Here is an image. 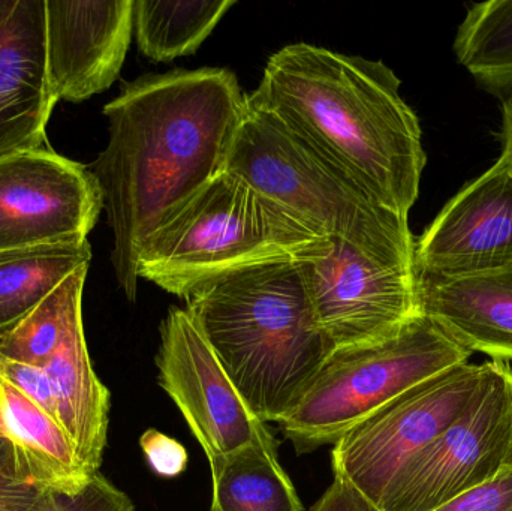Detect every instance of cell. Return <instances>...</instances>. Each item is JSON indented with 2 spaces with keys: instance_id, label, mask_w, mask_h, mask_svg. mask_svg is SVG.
I'll list each match as a JSON object with an SVG mask.
<instances>
[{
  "instance_id": "obj_2",
  "label": "cell",
  "mask_w": 512,
  "mask_h": 511,
  "mask_svg": "<svg viewBox=\"0 0 512 511\" xmlns=\"http://www.w3.org/2000/svg\"><path fill=\"white\" fill-rule=\"evenodd\" d=\"M400 84L381 60L297 42L268 59L248 104L273 113L373 200L409 218L427 155Z\"/></svg>"
},
{
  "instance_id": "obj_9",
  "label": "cell",
  "mask_w": 512,
  "mask_h": 511,
  "mask_svg": "<svg viewBox=\"0 0 512 511\" xmlns=\"http://www.w3.org/2000/svg\"><path fill=\"white\" fill-rule=\"evenodd\" d=\"M486 374L487 360L457 366L346 432L331 453L334 477L381 510L397 474L474 401Z\"/></svg>"
},
{
  "instance_id": "obj_22",
  "label": "cell",
  "mask_w": 512,
  "mask_h": 511,
  "mask_svg": "<svg viewBox=\"0 0 512 511\" xmlns=\"http://www.w3.org/2000/svg\"><path fill=\"white\" fill-rule=\"evenodd\" d=\"M89 266L80 267L32 311L0 332V357L44 368L71 324L83 317V290Z\"/></svg>"
},
{
  "instance_id": "obj_15",
  "label": "cell",
  "mask_w": 512,
  "mask_h": 511,
  "mask_svg": "<svg viewBox=\"0 0 512 511\" xmlns=\"http://www.w3.org/2000/svg\"><path fill=\"white\" fill-rule=\"evenodd\" d=\"M417 291L421 314L460 347L511 365L512 263L469 275L418 273Z\"/></svg>"
},
{
  "instance_id": "obj_29",
  "label": "cell",
  "mask_w": 512,
  "mask_h": 511,
  "mask_svg": "<svg viewBox=\"0 0 512 511\" xmlns=\"http://www.w3.org/2000/svg\"><path fill=\"white\" fill-rule=\"evenodd\" d=\"M501 143L498 161L512 174V92L502 99Z\"/></svg>"
},
{
  "instance_id": "obj_6",
  "label": "cell",
  "mask_w": 512,
  "mask_h": 511,
  "mask_svg": "<svg viewBox=\"0 0 512 511\" xmlns=\"http://www.w3.org/2000/svg\"><path fill=\"white\" fill-rule=\"evenodd\" d=\"M471 357L420 312L388 338L334 350L303 398L277 425L298 455L334 446L409 390Z\"/></svg>"
},
{
  "instance_id": "obj_7",
  "label": "cell",
  "mask_w": 512,
  "mask_h": 511,
  "mask_svg": "<svg viewBox=\"0 0 512 511\" xmlns=\"http://www.w3.org/2000/svg\"><path fill=\"white\" fill-rule=\"evenodd\" d=\"M512 468V368L487 360L474 401L397 474L381 511H433Z\"/></svg>"
},
{
  "instance_id": "obj_12",
  "label": "cell",
  "mask_w": 512,
  "mask_h": 511,
  "mask_svg": "<svg viewBox=\"0 0 512 511\" xmlns=\"http://www.w3.org/2000/svg\"><path fill=\"white\" fill-rule=\"evenodd\" d=\"M512 263V174L501 162L463 186L415 239L423 275L459 276Z\"/></svg>"
},
{
  "instance_id": "obj_14",
  "label": "cell",
  "mask_w": 512,
  "mask_h": 511,
  "mask_svg": "<svg viewBox=\"0 0 512 511\" xmlns=\"http://www.w3.org/2000/svg\"><path fill=\"white\" fill-rule=\"evenodd\" d=\"M57 98L45 48V0H0V159L44 149Z\"/></svg>"
},
{
  "instance_id": "obj_20",
  "label": "cell",
  "mask_w": 512,
  "mask_h": 511,
  "mask_svg": "<svg viewBox=\"0 0 512 511\" xmlns=\"http://www.w3.org/2000/svg\"><path fill=\"white\" fill-rule=\"evenodd\" d=\"M236 0H134L138 50L155 63L197 53Z\"/></svg>"
},
{
  "instance_id": "obj_25",
  "label": "cell",
  "mask_w": 512,
  "mask_h": 511,
  "mask_svg": "<svg viewBox=\"0 0 512 511\" xmlns=\"http://www.w3.org/2000/svg\"><path fill=\"white\" fill-rule=\"evenodd\" d=\"M433 511H512V468Z\"/></svg>"
},
{
  "instance_id": "obj_26",
  "label": "cell",
  "mask_w": 512,
  "mask_h": 511,
  "mask_svg": "<svg viewBox=\"0 0 512 511\" xmlns=\"http://www.w3.org/2000/svg\"><path fill=\"white\" fill-rule=\"evenodd\" d=\"M0 371L27 398L32 399L54 419L59 420V410H57L53 387H51L50 378L44 368L0 357Z\"/></svg>"
},
{
  "instance_id": "obj_11",
  "label": "cell",
  "mask_w": 512,
  "mask_h": 511,
  "mask_svg": "<svg viewBox=\"0 0 512 511\" xmlns=\"http://www.w3.org/2000/svg\"><path fill=\"white\" fill-rule=\"evenodd\" d=\"M156 366L159 386L173 399L209 461L251 444L276 443L243 401L186 308H171L162 321Z\"/></svg>"
},
{
  "instance_id": "obj_28",
  "label": "cell",
  "mask_w": 512,
  "mask_h": 511,
  "mask_svg": "<svg viewBox=\"0 0 512 511\" xmlns=\"http://www.w3.org/2000/svg\"><path fill=\"white\" fill-rule=\"evenodd\" d=\"M309 511H381L357 488L334 477L333 485Z\"/></svg>"
},
{
  "instance_id": "obj_27",
  "label": "cell",
  "mask_w": 512,
  "mask_h": 511,
  "mask_svg": "<svg viewBox=\"0 0 512 511\" xmlns=\"http://www.w3.org/2000/svg\"><path fill=\"white\" fill-rule=\"evenodd\" d=\"M140 446L152 470L162 477H177L186 470L188 452L185 447L155 429L144 432Z\"/></svg>"
},
{
  "instance_id": "obj_19",
  "label": "cell",
  "mask_w": 512,
  "mask_h": 511,
  "mask_svg": "<svg viewBox=\"0 0 512 511\" xmlns=\"http://www.w3.org/2000/svg\"><path fill=\"white\" fill-rule=\"evenodd\" d=\"M87 242L0 251V332L17 323L80 267L90 266Z\"/></svg>"
},
{
  "instance_id": "obj_13",
  "label": "cell",
  "mask_w": 512,
  "mask_h": 511,
  "mask_svg": "<svg viewBox=\"0 0 512 511\" xmlns=\"http://www.w3.org/2000/svg\"><path fill=\"white\" fill-rule=\"evenodd\" d=\"M134 33V0H45L48 75L57 101L83 102L119 78Z\"/></svg>"
},
{
  "instance_id": "obj_24",
  "label": "cell",
  "mask_w": 512,
  "mask_h": 511,
  "mask_svg": "<svg viewBox=\"0 0 512 511\" xmlns=\"http://www.w3.org/2000/svg\"><path fill=\"white\" fill-rule=\"evenodd\" d=\"M45 491L0 428V511H30Z\"/></svg>"
},
{
  "instance_id": "obj_16",
  "label": "cell",
  "mask_w": 512,
  "mask_h": 511,
  "mask_svg": "<svg viewBox=\"0 0 512 511\" xmlns=\"http://www.w3.org/2000/svg\"><path fill=\"white\" fill-rule=\"evenodd\" d=\"M44 369L53 387L60 423L78 461L93 476L99 473L107 446L110 392L90 362L83 317L71 324Z\"/></svg>"
},
{
  "instance_id": "obj_3",
  "label": "cell",
  "mask_w": 512,
  "mask_h": 511,
  "mask_svg": "<svg viewBox=\"0 0 512 511\" xmlns=\"http://www.w3.org/2000/svg\"><path fill=\"white\" fill-rule=\"evenodd\" d=\"M186 311L252 413L279 423L334 347L316 321L297 261L252 267L206 285Z\"/></svg>"
},
{
  "instance_id": "obj_8",
  "label": "cell",
  "mask_w": 512,
  "mask_h": 511,
  "mask_svg": "<svg viewBox=\"0 0 512 511\" xmlns=\"http://www.w3.org/2000/svg\"><path fill=\"white\" fill-rule=\"evenodd\" d=\"M316 321L334 350L399 332L418 308L417 266L325 239L297 260Z\"/></svg>"
},
{
  "instance_id": "obj_4",
  "label": "cell",
  "mask_w": 512,
  "mask_h": 511,
  "mask_svg": "<svg viewBox=\"0 0 512 511\" xmlns=\"http://www.w3.org/2000/svg\"><path fill=\"white\" fill-rule=\"evenodd\" d=\"M227 171L318 239H343L415 266L408 218L373 200L270 111L248 104Z\"/></svg>"
},
{
  "instance_id": "obj_23",
  "label": "cell",
  "mask_w": 512,
  "mask_h": 511,
  "mask_svg": "<svg viewBox=\"0 0 512 511\" xmlns=\"http://www.w3.org/2000/svg\"><path fill=\"white\" fill-rule=\"evenodd\" d=\"M30 511H135L125 492L96 473L77 491L47 489Z\"/></svg>"
},
{
  "instance_id": "obj_5",
  "label": "cell",
  "mask_w": 512,
  "mask_h": 511,
  "mask_svg": "<svg viewBox=\"0 0 512 511\" xmlns=\"http://www.w3.org/2000/svg\"><path fill=\"white\" fill-rule=\"evenodd\" d=\"M322 240L224 171L156 228L141 249L137 275L186 300L234 273L300 260Z\"/></svg>"
},
{
  "instance_id": "obj_17",
  "label": "cell",
  "mask_w": 512,
  "mask_h": 511,
  "mask_svg": "<svg viewBox=\"0 0 512 511\" xmlns=\"http://www.w3.org/2000/svg\"><path fill=\"white\" fill-rule=\"evenodd\" d=\"M0 428L44 489L72 492L90 474L78 461L62 423L27 398L0 371Z\"/></svg>"
},
{
  "instance_id": "obj_1",
  "label": "cell",
  "mask_w": 512,
  "mask_h": 511,
  "mask_svg": "<svg viewBox=\"0 0 512 511\" xmlns=\"http://www.w3.org/2000/svg\"><path fill=\"white\" fill-rule=\"evenodd\" d=\"M248 95L227 68L173 69L125 83L104 107L107 147L89 165L113 231L111 264L129 302L137 261L180 204L227 171Z\"/></svg>"
},
{
  "instance_id": "obj_10",
  "label": "cell",
  "mask_w": 512,
  "mask_h": 511,
  "mask_svg": "<svg viewBox=\"0 0 512 511\" xmlns=\"http://www.w3.org/2000/svg\"><path fill=\"white\" fill-rule=\"evenodd\" d=\"M102 209L86 165L48 147L0 159V251L86 242Z\"/></svg>"
},
{
  "instance_id": "obj_18",
  "label": "cell",
  "mask_w": 512,
  "mask_h": 511,
  "mask_svg": "<svg viewBox=\"0 0 512 511\" xmlns=\"http://www.w3.org/2000/svg\"><path fill=\"white\" fill-rule=\"evenodd\" d=\"M276 449V443L251 444L210 459V511H304Z\"/></svg>"
},
{
  "instance_id": "obj_21",
  "label": "cell",
  "mask_w": 512,
  "mask_h": 511,
  "mask_svg": "<svg viewBox=\"0 0 512 511\" xmlns=\"http://www.w3.org/2000/svg\"><path fill=\"white\" fill-rule=\"evenodd\" d=\"M462 65L484 92L504 99L512 92V0L469 5L453 44Z\"/></svg>"
}]
</instances>
